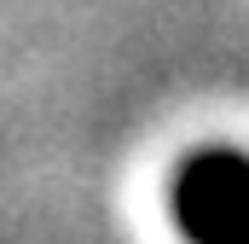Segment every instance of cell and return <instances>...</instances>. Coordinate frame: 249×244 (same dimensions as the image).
<instances>
[{
	"label": "cell",
	"mask_w": 249,
	"mask_h": 244,
	"mask_svg": "<svg viewBox=\"0 0 249 244\" xmlns=\"http://www.w3.org/2000/svg\"><path fill=\"white\" fill-rule=\"evenodd\" d=\"M174 221L191 244H249V157L232 145L197 151L174 181Z\"/></svg>",
	"instance_id": "cell-1"
}]
</instances>
